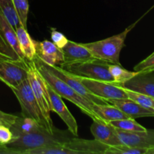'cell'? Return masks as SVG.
<instances>
[{
    "label": "cell",
    "instance_id": "obj_4",
    "mask_svg": "<svg viewBox=\"0 0 154 154\" xmlns=\"http://www.w3.org/2000/svg\"><path fill=\"white\" fill-rule=\"evenodd\" d=\"M11 90L14 93L19 102L21 108V115L23 117L33 119L51 133L54 134L57 132L54 126H51L44 117L28 79Z\"/></svg>",
    "mask_w": 154,
    "mask_h": 154
},
{
    "label": "cell",
    "instance_id": "obj_14",
    "mask_svg": "<svg viewBox=\"0 0 154 154\" xmlns=\"http://www.w3.org/2000/svg\"><path fill=\"white\" fill-rule=\"evenodd\" d=\"M64 145L74 150L76 154H105L109 146L101 143L94 138L87 140L78 138V137L69 138Z\"/></svg>",
    "mask_w": 154,
    "mask_h": 154
},
{
    "label": "cell",
    "instance_id": "obj_13",
    "mask_svg": "<svg viewBox=\"0 0 154 154\" xmlns=\"http://www.w3.org/2000/svg\"><path fill=\"white\" fill-rule=\"evenodd\" d=\"M61 50L63 54V61L60 65L61 68L95 59L83 44L76 43L72 41L69 40L66 46Z\"/></svg>",
    "mask_w": 154,
    "mask_h": 154
},
{
    "label": "cell",
    "instance_id": "obj_20",
    "mask_svg": "<svg viewBox=\"0 0 154 154\" xmlns=\"http://www.w3.org/2000/svg\"><path fill=\"white\" fill-rule=\"evenodd\" d=\"M93 110L98 117L105 123H109L113 120L130 118L119 108L111 104L94 103L93 105Z\"/></svg>",
    "mask_w": 154,
    "mask_h": 154
},
{
    "label": "cell",
    "instance_id": "obj_34",
    "mask_svg": "<svg viewBox=\"0 0 154 154\" xmlns=\"http://www.w3.org/2000/svg\"><path fill=\"white\" fill-rule=\"evenodd\" d=\"M10 60V59L0 52V60Z\"/></svg>",
    "mask_w": 154,
    "mask_h": 154
},
{
    "label": "cell",
    "instance_id": "obj_7",
    "mask_svg": "<svg viewBox=\"0 0 154 154\" xmlns=\"http://www.w3.org/2000/svg\"><path fill=\"white\" fill-rule=\"evenodd\" d=\"M0 52L14 61H26L20 48L16 30L0 12Z\"/></svg>",
    "mask_w": 154,
    "mask_h": 154
},
{
    "label": "cell",
    "instance_id": "obj_24",
    "mask_svg": "<svg viewBox=\"0 0 154 154\" xmlns=\"http://www.w3.org/2000/svg\"><path fill=\"white\" fill-rule=\"evenodd\" d=\"M26 154H76V153L74 150L66 147L64 143H61V144H50V145L31 150L26 152Z\"/></svg>",
    "mask_w": 154,
    "mask_h": 154
},
{
    "label": "cell",
    "instance_id": "obj_32",
    "mask_svg": "<svg viewBox=\"0 0 154 154\" xmlns=\"http://www.w3.org/2000/svg\"><path fill=\"white\" fill-rule=\"evenodd\" d=\"M14 139V135L10 128L0 125V143L8 144Z\"/></svg>",
    "mask_w": 154,
    "mask_h": 154
},
{
    "label": "cell",
    "instance_id": "obj_33",
    "mask_svg": "<svg viewBox=\"0 0 154 154\" xmlns=\"http://www.w3.org/2000/svg\"><path fill=\"white\" fill-rule=\"evenodd\" d=\"M0 154H11L10 149L8 147L6 144L0 143Z\"/></svg>",
    "mask_w": 154,
    "mask_h": 154
},
{
    "label": "cell",
    "instance_id": "obj_18",
    "mask_svg": "<svg viewBox=\"0 0 154 154\" xmlns=\"http://www.w3.org/2000/svg\"><path fill=\"white\" fill-rule=\"evenodd\" d=\"M107 102L117 107L130 118L154 117V110L144 108L129 99H109Z\"/></svg>",
    "mask_w": 154,
    "mask_h": 154
},
{
    "label": "cell",
    "instance_id": "obj_25",
    "mask_svg": "<svg viewBox=\"0 0 154 154\" xmlns=\"http://www.w3.org/2000/svg\"><path fill=\"white\" fill-rule=\"evenodd\" d=\"M108 123L116 129L126 132H141V131L147 130L146 128L137 123L135 119L132 118L113 120Z\"/></svg>",
    "mask_w": 154,
    "mask_h": 154
},
{
    "label": "cell",
    "instance_id": "obj_23",
    "mask_svg": "<svg viewBox=\"0 0 154 154\" xmlns=\"http://www.w3.org/2000/svg\"><path fill=\"white\" fill-rule=\"evenodd\" d=\"M109 72L113 78V83L116 85H120L135 76L138 72H130L123 69L120 64H110Z\"/></svg>",
    "mask_w": 154,
    "mask_h": 154
},
{
    "label": "cell",
    "instance_id": "obj_15",
    "mask_svg": "<svg viewBox=\"0 0 154 154\" xmlns=\"http://www.w3.org/2000/svg\"><path fill=\"white\" fill-rule=\"evenodd\" d=\"M117 86L154 97V74L138 72L127 81Z\"/></svg>",
    "mask_w": 154,
    "mask_h": 154
},
{
    "label": "cell",
    "instance_id": "obj_35",
    "mask_svg": "<svg viewBox=\"0 0 154 154\" xmlns=\"http://www.w3.org/2000/svg\"><path fill=\"white\" fill-rule=\"evenodd\" d=\"M146 154H154V147H153V148H151V149H149V150H147V153H146Z\"/></svg>",
    "mask_w": 154,
    "mask_h": 154
},
{
    "label": "cell",
    "instance_id": "obj_30",
    "mask_svg": "<svg viewBox=\"0 0 154 154\" xmlns=\"http://www.w3.org/2000/svg\"><path fill=\"white\" fill-rule=\"evenodd\" d=\"M51 38L53 43L60 49L64 48L69 42V39L66 38L65 35H63V33L57 31V30L54 29H52V30H51Z\"/></svg>",
    "mask_w": 154,
    "mask_h": 154
},
{
    "label": "cell",
    "instance_id": "obj_29",
    "mask_svg": "<svg viewBox=\"0 0 154 154\" xmlns=\"http://www.w3.org/2000/svg\"><path fill=\"white\" fill-rule=\"evenodd\" d=\"M134 71L139 73L154 72V52L134 67Z\"/></svg>",
    "mask_w": 154,
    "mask_h": 154
},
{
    "label": "cell",
    "instance_id": "obj_1",
    "mask_svg": "<svg viewBox=\"0 0 154 154\" xmlns=\"http://www.w3.org/2000/svg\"><path fill=\"white\" fill-rule=\"evenodd\" d=\"M33 61H34L39 73L43 77L48 86L59 96L72 102L74 105L80 108V110L84 114L92 118L93 120H102L98 117L97 114L93 111V105L94 103H92L84 99L69 84H66L65 81L59 78L55 75H54L51 71L47 69L43 62L37 57H35Z\"/></svg>",
    "mask_w": 154,
    "mask_h": 154
},
{
    "label": "cell",
    "instance_id": "obj_26",
    "mask_svg": "<svg viewBox=\"0 0 154 154\" xmlns=\"http://www.w3.org/2000/svg\"><path fill=\"white\" fill-rule=\"evenodd\" d=\"M123 90H125V92L127 94L128 99L134 101V102L138 103L141 106L144 107V108L154 110V97H153V96L138 93V92L132 91V90H128V89L126 88H123Z\"/></svg>",
    "mask_w": 154,
    "mask_h": 154
},
{
    "label": "cell",
    "instance_id": "obj_28",
    "mask_svg": "<svg viewBox=\"0 0 154 154\" xmlns=\"http://www.w3.org/2000/svg\"><path fill=\"white\" fill-rule=\"evenodd\" d=\"M147 151V149L137 148L120 144L108 147L105 154H146Z\"/></svg>",
    "mask_w": 154,
    "mask_h": 154
},
{
    "label": "cell",
    "instance_id": "obj_5",
    "mask_svg": "<svg viewBox=\"0 0 154 154\" xmlns=\"http://www.w3.org/2000/svg\"><path fill=\"white\" fill-rule=\"evenodd\" d=\"M28 81L40 107L44 117L51 126H54L51 117V105L48 84L41 75L34 61H28Z\"/></svg>",
    "mask_w": 154,
    "mask_h": 154
},
{
    "label": "cell",
    "instance_id": "obj_9",
    "mask_svg": "<svg viewBox=\"0 0 154 154\" xmlns=\"http://www.w3.org/2000/svg\"><path fill=\"white\" fill-rule=\"evenodd\" d=\"M28 78V60H0V81L11 89Z\"/></svg>",
    "mask_w": 154,
    "mask_h": 154
},
{
    "label": "cell",
    "instance_id": "obj_3",
    "mask_svg": "<svg viewBox=\"0 0 154 154\" xmlns=\"http://www.w3.org/2000/svg\"><path fill=\"white\" fill-rule=\"evenodd\" d=\"M68 139H63L57 133H51L46 129H41L16 137L6 145L10 149L11 154H26L29 150L44 146L64 143Z\"/></svg>",
    "mask_w": 154,
    "mask_h": 154
},
{
    "label": "cell",
    "instance_id": "obj_21",
    "mask_svg": "<svg viewBox=\"0 0 154 154\" xmlns=\"http://www.w3.org/2000/svg\"><path fill=\"white\" fill-rule=\"evenodd\" d=\"M41 129H45L38 122L32 118L25 117H17L13 126L10 128L14 135V138L24 134L36 132Z\"/></svg>",
    "mask_w": 154,
    "mask_h": 154
},
{
    "label": "cell",
    "instance_id": "obj_27",
    "mask_svg": "<svg viewBox=\"0 0 154 154\" xmlns=\"http://www.w3.org/2000/svg\"><path fill=\"white\" fill-rule=\"evenodd\" d=\"M13 2L20 24L24 28L27 29L28 14L29 11V0H13Z\"/></svg>",
    "mask_w": 154,
    "mask_h": 154
},
{
    "label": "cell",
    "instance_id": "obj_8",
    "mask_svg": "<svg viewBox=\"0 0 154 154\" xmlns=\"http://www.w3.org/2000/svg\"><path fill=\"white\" fill-rule=\"evenodd\" d=\"M75 76L89 91L106 102L109 99H128L127 94L123 88L116 85L113 82L99 81L78 75Z\"/></svg>",
    "mask_w": 154,
    "mask_h": 154
},
{
    "label": "cell",
    "instance_id": "obj_2",
    "mask_svg": "<svg viewBox=\"0 0 154 154\" xmlns=\"http://www.w3.org/2000/svg\"><path fill=\"white\" fill-rule=\"evenodd\" d=\"M138 21L125 29L124 31L105 39L83 44L98 60L108 62L111 64H120V55L125 46V40L129 32L138 23Z\"/></svg>",
    "mask_w": 154,
    "mask_h": 154
},
{
    "label": "cell",
    "instance_id": "obj_10",
    "mask_svg": "<svg viewBox=\"0 0 154 154\" xmlns=\"http://www.w3.org/2000/svg\"><path fill=\"white\" fill-rule=\"evenodd\" d=\"M44 64L48 70L51 71L54 75L58 77L59 78L65 81L66 84H69L77 93H79L81 96H83L84 99L88 100L89 102L97 104H108L105 100L98 97L97 96L93 94L91 92L89 91L86 88L85 86L77 78V77L74 74L70 73V72L65 70L64 69L59 66H49L45 63H44Z\"/></svg>",
    "mask_w": 154,
    "mask_h": 154
},
{
    "label": "cell",
    "instance_id": "obj_31",
    "mask_svg": "<svg viewBox=\"0 0 154 154\" xmlns=\"http://www.w3.org/2000/svg\"><path fill=\"white\" fill-rule=\"evenodd\" d=\"M18 116L3 112L0 110V125L11 128L16 121Z\"/></svg>",
    "mask_w": 154,
    "mask_h": 154
},
{
    "label": "cell",
    "instance_id": "obj_16",
    "mask_svg": "<svg viewBox=\"0 0 154 154\" xmlns=\"http://www.w3.org/2000/svg\"><path fill=\"white\" fill-rule=\"evenodd\" d=\"M49 66H59L63 61V51L52 42H36V56Z\"/></svg>",
    "mask_w": 154,
    "mask_h": 154
},
{
    "label": "cell",
    "instance_id": "obj_22",
    "mask_svg": "<svg viewBox=\"0 0 154 154\" xmlns=\"http://www.w3.org/2000/svg\"><path fill=\"white\" fill-rule=\"evenodd\" d=\"M0 12L15 30L20 25L13 0H0Z\"/></svg>",
    "mask_w": 154,
    "mask_h": 154
},
{
    "label": "cell",
    "instance_id": "obj_12",
    "mask_svg": "<svg viewBox=\"0 0 154 154\" xmlns=\"http://www.w3.org/2000/svg\"><path fill=\"white\" fill-rule=\"evenodd\" d=\"M48 93L51 99V111H54L60 118L63 120L65 124L67 126L69 132L75 137L78 136V126L76 120L69 111L66 104L63 100V98L54 92L48 84Z\"/></svg>",
    "mask_w": 154,
    "mask_h": 154
},
{
    "label": "cell",
    "instance_id": "obj_11",
    "mask_svg": "<svg viewBox=\"0 0 154 154\" xmlns=\"http://www.w3.org/2000/svg\"><path fill=\"white\" fill-rule=\"evenodd\" d=\"M114 129L123 144L147 150L154 147V130L147 129L141 132H126L116 128Z\"/></svg>",
    "mask_w": 154,
    "mask_h": 154
},
{
    "label": "cell",
    "instance_id": "obj_17",
    "mask_svg": "<svg viewBox=\"0 0 154 154\" xmlns=\"http://www.w3.org/2000/svg\"><path fill=\"white\" fill-rule=\"evenodd\" d=\"M90 132L95 139L109 147L122 144L114 128L102 120H93L90 126Z\"/></svg>",
    "mask_w": 154,
    "mask_h": 154
},
{
    "label": "cell",
    "instance_id": "obj_19",
    "mask_svg": "<svg viewBox=\"0 0 154 154\" xmlns=\"http://www.w3.org/2000/svg\"><path fill=\"white\" fill-rule=\"evenodd\" d=\"M17 36L24 58L28 61H32L36 56V42L32 38L27 32V29L20 25L16 29Z\"/></svg>",
    "mask_w": 154,
    "mask_h": 154
},
{
    "label": "cell",
    "instance_id": "obj_6",
    "mask_svg": "<svg viewBox=\"0 0 154 154\" xmlns=\"http://www.w3.org/2000/svg\"><path fill=\"white\" fill-rule=\"evenodd\" d=\"M110 64L111 63L108 62L95 58L83 63L69 65L63 69L78 76L113 82V78L109 72Z\"/></svg>",
    "mask_w": 154,
    "mask_h": 154
}]
</instances>
